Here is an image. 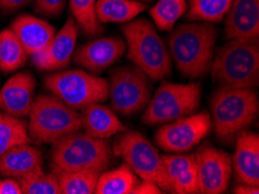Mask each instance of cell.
Here are the masks:
<instances>
[{
	"instance_id": "19",
	"label": "cell",
	"mask_w": 259,
	"mask_h": 194,
	"mask_svg": "<svg viewBox=\"0 0 259 194\" xmlns=\"http://www.w3.org/2000/svg\"><path fill=\"white\" fill-rule=\"evenodd\" d=\"M43 170V156L36 146L15 145L0 156V175L19 178Z\"/></svg>"
},
{
	"instance_id": "13",
	"label": "cell",
	"mask_w": 259,
	"mask_h": 194,
	"mask_svg": "<svg viewBox=\"0 0 259 194\" xmlns=\"http://www.w3.org/2000/svg\"><path fill=\"white\" fill-rule=\"evenodd\" d=\"M78 37V25L71 18L66 20L64 26L45 49L33 55V63L37 69L57 71L69 65L73 56Z\"/></svg>"
},
{
	"instance_id": "26",
	"label": "cell",
	"mask_w": 259,
	"mask_h": 194,
	"mask_svg": "<svg viewBox=\"0 0 259 194\" xmlns=\"http://www.w3.org/2000/svg\"><path fill=\"white\" fill-rule=\"evenodd\" d=\"M233 0H190L185 15L190 21L220 22L225 19Z\"/></svg>"
},
{
	"instance_id": "36",
	"label": "cell",
	"mask_w": 259,
	"mask_h": 194,
	"mask_svg": "<svg viewBox=\"0 0 259 194\" xmlns=\"http://www.w3.org/2000/svg\"><path fill=\"white\" fill-rule=\"evenodd\" d=\"M234 193L235 194H258L259 187H257V186L241 184L238 185L236 188H234Z\"/></svg>"
},
{
	"instance_id": "20",
	"label": "cell",
	"mask_w": 259,
	"mask_h": 194,
	"mask_svg": "<svg viewBox=\"0 0 259 194\" xmlns=\"http://www.w3.org/2000/svg\"><path fill=\"white\" fill-rule=\"evenodd\" d=\"M81 121L85 133L96 138L106 140L119 133H123L125 127L117 118L116 113L101 102H96L81 109Z\"/></svg>"
},
{
	"instance_id": "8",
	"label": "cell",
	"mask_w": 259,
	"mask_h": 194,
	"mask_svg": "<svg viewBox=\"0 0 259 194\" xmlns=\"http://www.w3.org/2000/svg\"><path fill=\"white\" fill-rule=\"evenodd\" d=\"M200 100L201 86L199 83H163L149 100L142 121L148 126H154L190 115L197 110Z\"/></svg>"
},
{
	"instance_id": "16",
	"label": "cell",
	"mask_w": 259,
	"mask_h": 194,
	"mask_svg": "<svg viewBox=\"0 0 259 194\" xmlns=\"http://www.w3.org/2000/svg\"><path fill=\"white\" fill-rule=\"evenodd\" d=\"M36 82L29 72L11 77L0 90V110L17 118L28 117L34 102Z\"/></svg>"
},
{
	"instance_id": "35",
	"label": "cell",
	"mask_w": 259,
	"mask_h": 194,
	"mask_svg": "<svg viewBox=\"0 0 259 194\" xmlns=\"http://www.w3.org/2000/svg\"><path fill=\"white\" fill-rule=\"evenodd\" d=\"M31 0H0V9L5 12H15L28 5Z\"/></svg>"
},
{
	"instance_id": "6",
	"label": "cell",
	"mask_w": 259,
	"mask_h": 194,
	"mask_svg": "<svg viewBox=\"0 0 259 194\" xmlns=\"http://www.w3.org/2000/svg\"><path fill=\"white\" fill-rule=\"evenodd\" d=\"M54 165L64 171L94 169L104 172L112 158V149L105 140L74 132L55 141L52 148Z\"/></svg>"
},
{
	"instance_id": "10",
	"label": "cell",
	"mask_w": 259,
	"mask_h": 194,
	"mask_svg": "<svg viewBox=\"0 0 259 194\" xmlns=\"http://www.w3.org/2000/svg\"><path fill=\"white\" fill-rule=\"evenodd\" d=\"M113 110L133 115L145 108L150 100V78L137 66H120L111 73L108 83Z\"/></svg>"
},
{
	"instance_id": "37",
	"label": "cell",
	"mask_w": 259,
	"mask_h": 194,
	"mask_svg": "<svg viewBox=\"0 0 259 194\" xmlns=\"http://www.w3.org/2000/svg\"><path fill=\"white\" fill-rule=\"evenodd\" d=\"M136 2H141V3H144V4H149V3L154 2V0H136Z\"/></svg>"
},
{
	"instance_id": "2",
	"label": "cell",
	"mask_w": 259,
	"mask_h": 194,
	"mask_svg": "<svg viewBox=\"0 0 259 194\" xmlns=\"http://www.w3.org/2000/svg\"><path fill=\"white\" fill-rule=\"evenodd\" d=\"M213 81L223 88L254 89L259 83L258 42L230 40L210 65Z\"/></svg>"
},
{
	"instance_id": "25",
	"label": "cell",
	"mask_w": 259,
	"mask_h": 194,
	"mask_svg": "<svg viewBox=\"0 0 259 194\" xmlns=\"http://www.w3.org/2000/svg\"><path fill=\"white\" fill-rule=\"evenodd\" d=\"M25 48L12 29H4L0 33V70L12 72L20 69L27 62Z\"/></svg>"
},
{
	"instance_id": "31",
	"label": "cell",
	"mask_w": 259,
	"mask_h": 194,
	"mask_svg": "<svg viewBox=\"0 0 259 194\" xmlns=\"http://www.w3.org/2000/svg\"><path fill=\"white\" fill-rule=\"evenodd\" d=\"M176 194H194L199 193V180L197 165L183 171L176 178L171 185V191Z\"/></svg>"
},
{
	"instance_id": "12",
	"label": "cell",
	"mask_w": 259,
	"mask_h": 194,
	"mask_svg": "<svg viewBox=\"0 0 259 194\" xmlns=\"http://www.w3.org/2000/svg\"><path fill=\"white\" fill-rule=\"evenodd\" d=\"M199 193L221 194L227 191L233 173L229 153L213 146H202L195 153Z\"/></svg>"
},
{
	"instance_id": "1",
	"label": "cell",
	"mask_w": 259,
	"mask_h": 194,
	"mask_svg": "<svg viewBox=\"0 0 259 194\" xmlns=\"http://www.w3.org/2000/svg\"><path fill=\"white\" fill-rule=\"evenodd\" d=\"M168 36V53L183 76L200 78L209 72L218 29L211 22L193 21L174 27Z\"/></svg>"
},
{
	"instance_id": "3",
	"label": "cell",
	"mask_w": 259,
	"mask_h": 194,
	"mask_svg": "<svg viewBox=\"0 0 259 194\" xmlns=\"http://www.w3.org/2000/svg\"><path fill=\"white\" fill-rule=\"evenodd\" d=\"M128 46V58L152 81L171 74L172 59L165 43L147 19L129 21L122 27Z\"/></svg>"
},
{
	"instance_id": "18",
	"label": "cell",
	"mask_w": 259,
	"mask_h": 194,
	"mask_svg": "<svg viewBox=\"0 0 259 194\" xmlns=\"http://www.w3.org/2000/svg\"><path fill=\"white\" fill-rule=\"evenodd\" d=\"M11 29L30 56L45 49L56 34V30L50 23L28 14L15 19L12 22Z\"/></svg>"
},
{
	"instance_id": "24",
	"label": "cell",
	"mask_w": 259,
	"mask_h": 194,
	"mask_svg": "<svg viewBox=\"0 0 259 194\" xmlns=\"http://www.w3.org/2000/svg\"><path fill=\"white\" fill-rule=\"evenodd\" d=\"M28 127L21 118L0 110V156L15 145L29 143Z\"/></svg>"
},
{
	"instance_id": "30",
	"label": "cell",
	"mask_w": 259,
	"mask_h": 194,
	"mask_svg": "<svg viewBox=\"0 0 259 194\" xmlns=\"http://www.w3.org/2000/svg\"><path fill=\"white\" fill-rule=\"evenodd\" d=\"M162 161L168 179V184H170V191L172 183L180 173L192 168V166L197 165L195 153H190V155H164L162 156Z\"/></svg>"
},
{
	"instance_id": "14",
	"label": "cell",
	"mask_w": 259,
	"mask_h": 194,
	"mask_svg": "<svg viewBox=\"0 0 259 194\" xmlns=\"http://www.w3.org/2000/svg\"><path fill=\"white\" fill-rule=\"evenodd\" d=\"M125 42L120 37H99L76 50L73 61L90 73L99 74L119 61L125 53Z\"/></svg>"
},
{
	"instance_id": "4",
	"label": "cell",
	"mask_w": 259,
	"mask_h": 194,
	"mask_svg": "<svg viewBox=\"0 0 259 194\" xmlns=\"http://www.w3.org/2000/svg\"><path fill=\"white\" fill-rule=\"evenodd\" d=\"M258 96L253 89L222 88L210 99L211 126L222 141H231L252 124L258 113Z\"/></svg>"
},
{
	"instance_id": "11",
	"label": "cell",
	"mask_w": 259,
	"mask_h": 194,
	"mask_svg": "<svg viewBox=\"0 0 259 194\" xmlns=\"http://www.w3.org/2000/svg\"><path fill=\"white\" fill-rule=\"evenodd\" d=\"M211 128L210 115L201 112L166 122L156 132V144L165 151L185 152L203 140Z\"/></svg>"
},
{
	"instance_id": "5",
	"label": "cell",
	"mask_w": 259,
	"mask_h": 194,
	"mask_svg": "<svg viewBox=\"0 0 259 194\" xmlns=\"http://www.w3.org/2000/svg\"><path fill=\"white\" fill-rule=\"evenodd\" d=\"M28 117L29 138L38 143L53 144L61 137L83 128L78 110L54 94H41L35 98Z\"/></svg>"
},
{
	"instance_id": "17",
	"label": "cell",
	"mask_w": 259,
	"mask_h": 194,
	"mask_svg": "<svg viewBox=\"0 0 259 194\" xmlns=\"http://www.w3.org/2000/svg\"><path fill=\"white\" fill-rule=\"evenodd\" d=\"M237 180L259 187V136L242 130L236 136V149L231 160Z\"/></svg>"
},
{
	"instance_id": "34",
	"label": "cell",
	"mask_w": 259,
	"mask_h": 194,
	"mask_svg": "<svg viewBox=\"0 0 259 194\" xmlns=\"http://www.w3.org/2000/svg\"><path fill=\"white\" fill-rule=\"evenodd\" d=\"M0 194H22L21 185L17 178L6 177L0 180Z\"/></svg>"
},
{
	"instance_id": "33",
	"label": "cell",
	"mask_w": 259,
	"mask_h": 194,
	"mask_svg": "<svg viewBox=\"0 0 259 194\" xmlns=\"http://www.w3.org/2000/svg\"><path fill=\"white\" fill-rule=\"evenodd\" d=\"M160 193H163L162 188H160L156 183L150 180L142 179L141 183L137 181V184L135 185V187L133 188L131 194H160Z\"/></svg>"
},
{
	"instance_id": "28",
	"label": "cell",
	"mask_w": 259,
	"mask_h": 194,
	"mask_svg": "<svg viewBox=\"0 0 259 194\" xmlns=\"http://www.w3.org/2000/svg\"><path fill=\"white\" fill-rule=\"evenodd\" d=\"M97 0H70L72 19L88 36H97L104 30L97 18Z\"/></svg>"
},
{
	"instance_id": "21",
	"label": "cell",
	"mask_w": 259,
	"mask_h": 194,
	"mask_svg": "<svg viewBox=\"0 0 259 194\" xmlns=\"http://www.w3.org/2000/svg\"><path fill=\"white\" fill-rule=\"evenodd\" d=\"M147 10V4L136 0H97L100 23H127Z\"/></svg>"
},
{
	"instance_id": "32",
	"label": "cell",
	"mask_w": 259,
	"mask_h": 194,
	"mask_svg": "<svg viewBox=\"0 0 259 194\" xmlns=\"http://www.w3.org/2000/svg\"><path fill=\"white\" fill-rule=\"evenodd\" d=\"M66 0H34V9L47 17H58L65 9Z\"/></svg>"
},
{
	"instance_id": "7",
	"label": "cell",
	"mask_w": 259,
	"mask_h": 194,
	"mask_svg": "<svg viewBox=\"0 0 259 194\" xmlns=\"http://www.w3.org/2000/svg\"><path fill=\"white\" fill-rule=\"evenodd\" d=\"M45 85L50 93L77 110L96 102H104L109 98L108 82L84 70L52 73L46 77Z\"/></svg>"
},
{
	"instance_id": "27",
	"label": "cell",
	"mask_w": 259,
	"mask_h": 194,
	"mask_svg": "<svg viewBox=\"0 0 259 194\" xmlns=\"http://www.w3.org/2000/svg\"><path fill=\"white\" fill-rule=\"evenodd\" d=\"M186 11V0H158L150 10V17L154 20L157 28L170 31Z\"/></svg>"
},
{
	"instance_id": "23",
	"label": "cell",
	"mask_w": 259,
	"mask_h": 194,
	"mask_svg": "<svg viewBox=\"0 0 259 194\" xmlns=\"http://www.w3.org/2000/svg\"><path fill=\"white\" fill-rule=\"evenodd\" d=\"M137 184V177L128 165L101 172L96 186V194H131Z\"/></svg>"
},
{
	"instance_id": "22",
	"label": "cell",
	"mask_w": 259,
	"mask_h": 194,
	"mask_svg": "<svg viewBox=\"0 0 259 194\" xmlns=\"http://www.w3.org/2000/svg\"><path fill=\"white\" fill-rule=\"evenodd\" d=\"M53 173L57 177L62 194H92L101 172L94 169L64 171L54 165Z\"/></svg>"
},
{
	"instance_id": "15",
	"label": "cell",
	"mask_w": 259,
	"mask_h": 194,
	"mask_svg": "<svg viewBox=\"0 0 259 194\" xmlns=\"http://www.w3.org/2000/svg\"><path fill=\"white\" fill-rule=\"evenodd\" d=\"M226 17L227 38L259 41V0H233Z\"/></svg>"
},
{
	"instance_id": "9",
	"label": "cell",
	"mask_w": 259,
	"mask_h": 194,
	"mask_svg": "<svg viewBox=\"0 0 259 194\" xmlns=\"http://www.w3.org/2000/svg\"><path fill=\"white\" fill-rule=\"evenodd\" d=\"M114 153L122 158L124 164L141 179L154 181L164 191L170 192L162 156L142 134L136 130H124L115 142Z\"/></svg>"
},
{
	"instance_id": "29",
	"label": "cell",
	"mask_w": 259,
	"mask_h": 194,
	"mask_svg": "<svg viewBox=\"0 0 259 194\" xmlns=\"http://www.w3.org/2000/svg\"><path fill=\"white\" fill-rule=\"evenodd\" d=\"M22 194H62L57 177L43 170L19 178Z\"/></svg>"
}]
</instances>
